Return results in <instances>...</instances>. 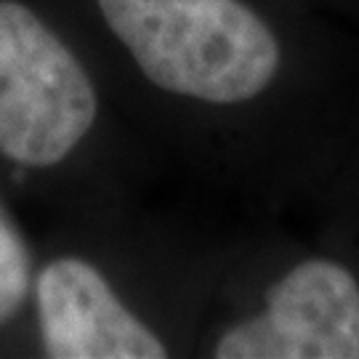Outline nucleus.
<instances>
[{
  "mask_svg": "<svg viewBox=\"0 0 359 359\" xmlns=\"http://www.w3.org/2000/svg\"><path fill=\"white\" fill-rule=\"evenodd\" d=\"M99 77L216 157L243 160V128L285 75V43L253 0H65Z\"/></svg>",
  "mask_w": 359,
  "mask_h": 359,
  "instance_id": "f257e3e1",
  "label": "nucleus"
},
{
  "mask_svg": "<svg viewBox=\"0 0 359 359\" xmlns=\"http://www.w3.org/2000/svg\"><path fill=\"white\" fill-rule=\"evenodd\" d=\"M29 306L48 359H165L176 348L90 253L59 250L40 261Z\"/></svg>",
  "mask_w": 359,
  "mask_h": 359,
  "instance_id": "20e7f679",
  "label": "nucleus"
},
{
  "mask_svg": "<svg viewBox=\"0 0 359 359\" xmlns=\"http://www.w3.org/2000/svg\"><path fill=\"white\" fill-rule=\"evenodd\" d=\"M38 261L25 231L0 197V330L11 327L32 301Z\"/></svg>",
  "mask_w": 359,
  "mask_h": 359,
  "instance_id": "39448f33",
  "label": "nucleus"
},
{
  "mask_svg": "<svg viewBox=\"0 0 359 359\" xmlns=\"http://www.w3.org/2000/svg\"><path fill=\"white\" fill-rule=\"evenodd\" d=\"M88 53L32 0H0V170L22 187L72 179L102 142Z\"/></svg>",
  "mask_w": 359,
  "mask_h": 359,
  "instance_id": "f03ea898",
  "label": "nucleus"
},
{
  "mask_svg": "<svg viewBox=\"0 0 359 359\" xmlns=\"http://www.w3.org/2000/svg\"><path fill=\"white\" fill-rule=\"evenodd\" d=\"M213 359H359V283L333 258H306L264 290L261 306L224 322Z\"/></svg>",
  "mask_w": 359,
  "mask_h": 359,
  "instance_id": "7ed1b4c3",
  "label": "nucleus"
}]
</instances>
